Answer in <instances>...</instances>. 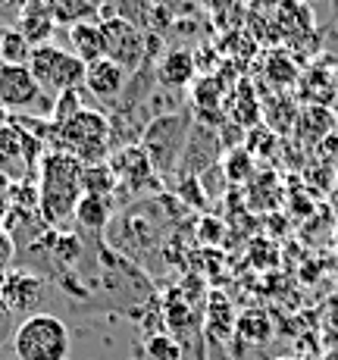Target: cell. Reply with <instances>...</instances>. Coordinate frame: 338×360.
Wrapping results in <instances>:
<instances>
[{"label": "cell", "instance_id": "cell-1", "mask_svg": "<svg viewBox=\"0 0 338 360\" xmlns=\"http://www.w3.org/2000/svg\"><path fill=\"white\" fill-rule=\"evenodd\" d=\"M82 166L75 157L63 150H51L41 160V191H38V207L47 226L63 229L69 219H75V207L82 200Z\"/></svg>", "mask_w": 338, "mask_h": 360}, {"label": "cell", "instance_id": "cell-2", "mask_svg": "<svg viewBox=\"0 0 338 360\" xmlns=\"http://www.w3.org/2000/svg\"><path fill=\"white\" fill-rule=\"evenodd\" d=\"M51 131H53L57 150L75 157L82 166L103 163L113 154V144H110V116H103L100 110L82 107L69 120L53 122Z\"/></svg>", "mask_w": 338, "mask_h": 360}, {"label": "cell", "instance_id": "cell-3", "mask_svg": "<svg viewBox=\"0 0 338 360\" xmlns=\"http://www.w3.org/2000/svg\"><path fill=\"white\" fill-rule=\"evenodd\" d=\"M191 126H195V116L188 110H176V113H160L141 129L138 148L148 154L157 176H169V172L178 169Z\"/></svg>", "mask_w": 338, "mask_h": 360}, {"label": "cell", "instance_id": "cell-4", "mask_svg": "<svg viewBox=\"0 0 338 360\" xmlns=\"http://www.w3.org/2000/svg\"><path fill=\"white\" fill-rule=\"evenodd\" d=\"M16 360H69L72 351V332L57 314L25 316L13 335Z\"/></svg>", "mask_w": 338, "mask_h": 360}, {"label": "cell", "instance_id": "cell-5", "mask_svg": "<svg viewBox=\"0 0 338 360\" xmlns=\"http://www.w3.org/2000/svg\"><path fill=\"white\" fill-rule=\"evenodd\" d=\"M29 72L41 85V91L57 94V98L63 91H75L85 82V63L69 47H60V44L34 47L29 57Z\"/></svg>", "mask_w": 338, "mask_h": 360}, {"label": "cell", "instance_id": "cell-6", "mask_svg": "<svg viewBox=\"0 0 338 360\" xmlns=\"http://www.w3.org/2000/svg\"><path fill=\"white\" fill-rule=\"evenodd\" d=\"M100 25H103V38H107V57L113 63H119L129 75H135L138 69L148 63V41H144V34L126 16H107L100 19Z\"/></svg>", "mask_w": 338, "mask_h": 360}, {"label": "cell", "instance_id": "cell-7", "mask_svg": "<svg viewBox=\"0 0 338 360\" xmlns=\"http://www.w3.org/2000/svg\"><path fill=\"white\" fill-rule=\"evenodd\" d=\"M0 297H4L13 316H34L44 307V279L34 273H25V269H13L0 282Z\"/></svg>", "mask_w": 338, "mask_h": 360}, {"label": "cell", "instance_id": "cell-8", "mask_svg": "<svg viewBox=\"0 0 338 360\" xmlns=\"http://www.w3.org/2000/svg\"><path fill=\"white\" fill-rule=\"evenodd\" d=\"M110 169H113L116 176V188H132L135 195H141L144 188H148L150 182H157V172L154 166H150L148 154H144L138 144H122L119 150H113V163H110Z\"/></svg>", "mask_w": 338, "mask_h": 360}, {"label": "cell", "instance_id": "cell-9", "mask_svg": "<svg viewBox=\"0 0 338 360\" xmlns=\"http://www.w3.org/2000/svg\"><path fill=\"white\" fill-rule=\"evenodd\" d=\"M41 85L34 82L29 66L0 63V107L6 110H32L41 103Z\"/></svg>", "mask_w": 338, "mask_h": 360}, {"label": "cell", "instance_id": "cell-10", "mask_svg": "<svg viewBox=\"0 0 338 360\" xmlns=\"http://www.w3.org/2000/svg\"><path fill=\"white\" fill-rule=\"evenodd\" d=\"M129 79H132V75H129L119 63H113L110 57H103V60H94V63L85 66V82H82V88H85V94H91L94 101L110 103V101L122 98Z\"/></svg>", "mask_w": 338, "mask_h": 360}, {"label": "cell", "instance_id": "cell-11", "mask_svg": "<svg viewBox=\"0 0 338 360\" xmlns=\"http://www.w3.org/2000/svg\"><path fill=\"white\" fill-rule=\"evenodd\" d=\"M216 157H219L216 131L201 126V122H195V126H191V135H188V144H185L182 163H178V172L191 179V176H197L201 169H207Z\"/></svg>", "mask_w": 338, "mask_h": 360}, {"label": "cell", "instance_id": "cell-12", "mask_svg": "<svg viewBox=\"0 0 338 360\" xmlns=\"http://www.w3.org/2000/svg\"><path fill=\"white\" fill-rule=\"evenodd\" d=\"M16 32L29 41L32 47L41 44H51L53 32H57V22H53L51 10L44 6V0H29V4L19 10L16 16Z\"/></svg>", "mask_w": 338, "mask_h": 360}, {"label": "cell", "instance_id": "cell-13", "mask_svg": "<svg viewBox=\"0 0 338 360\" xmlns=\"http://www.w3.org/2000/svg\"><path fill=\"white\" fill-rule=\"evenodd\" d=\"M69 51L85 66L107 57V38H103L100 19H88V22L72 25V29H69Z\"/></svg>", "mask_w": 338, "mask_h": 360}, {"label": "cell", "instance_id": "cell-14", "mask_svg": "<svg viewBox=\"0 0 338 360\" xmlns=\"http://www.w3.org/2000/svg\"><path fill=\"white\" fill-rule=\"evenodd\" d=\"M154 79L160 88H172V91H185L195 82V57L188 51H169L160 63L154 66Z\"/></svg>", "mask_w": 338, "mask_h": 360}, {"label": "cell", "instance_id": "cell-15", "mask_svg": "<svg viewBox=\"0 0 338 360\" xmlns=\"http://www.w3.org/2000/svg\"><path fill=\"white\" fill-rule=\"evenodd\" d=\"M103 4L107 0H44L57 29H72V25L88 22V19H100Z\"/></svg>", "mask_w": 338, "mask_h": 360}, {"label": "cell", "instance_id": "cell-16", "mask_svg": "<svg viewBox=\"0 0 338 360\" xmlns=\"http://www.w3.org/2000/svg\"><path fill=\"white\" fill-rule=\"evenodd\" d=\"M110 213H113V200H110V198L82 195L79 207H75V223H79L85 232L100 235L103 226L110 223Z\"/></svg>", "mask_w": 338, "mask_h": 360}, {"label": "cell", "instance_id": "cell-17", "mask_svg": "<svg viewBox=\"0 0 338 360\" xmlns=\"http://www.w3.org/2000/svg\"><path fill=\"white\" fill-rule=\"evenodd\" d=\"M82 191H85V195H94V198H110L113 200L116 176H113V169H110V163L85 166V169H82Z\"/></svg>", "mask_w": 338, "mask_h": 360}, {"label": "cell", "instance_id": "cell-18", "mask_svg": "<svg viewBox=\"0 0 338 360\" xmlns=\"http://www.w3.org/2000/svg\"><path fill=\"white\" fill-rule=\"evenodd\" d=\"M32 51H34V47L16 32V25H13V29H6V25H4V38H0V63H6V66H29Z\"/></svg>", "mask_w": 338, "mask_h": 360}, {"label": "cell", "instance_id": "cell-19", "mask_svg": "<svg viewBox=\"0 0 338 360\" xmlns=\"http://www.w3.org/2000/svg\"><path fill=\"white\" fill-rule=\"evenodd\" d=\"M25 138H29V135H22V131L13 126V122H0V160H6V157H10V160L22 163Z\"/></svg>", "mask_w": 338, "mask_h": 360}, {"label": "cell", "instance_id": "cell-20", "mask_svg": "<svg viewBox=\"0 0 338 360\" xmlns=\"http://www.w3.org/2000/svg\"><path fill=\"white\" fill-rule=\"evenodd\" d=\"M82 110V91L75 88V91H63L57 98V103L51 107V113H53V122H63L69 120V116H75Z\"/></svg>", "mask_w": 338, "mask_h": 360}, {"label": "cell", "instance_id": "cell-21", "mask_svg": "<svg viewBox=\"0 0 338 360\" xmlns=\"http://www.w3.org/2000/svg\"><path fill=\"white\" fill-rule=\"evenodd\" d=\"M16 316L10 314V307L4 304V297H0V348H4L6 342H13V335H16Z\"/></svg>", "mask_w": 338, "mask_h": 360}, {"label": "cell", "instance_id": "cell-22", "mask_svg": "<svg viewBox=\"0 0 338 360\" xmlns=\"http://www.w3.org/2000/svg\"><path fill=\"white\" fill-rule=\"evenodd\" d=\"M13 257H16V245H13V238H10V235H6L4 229H0V273H4V269L10 266Z\"/></svg>", "mask_w": 338, "mask_h": 360}, {"label": "cell", "instance_id": "cell-23", "mask_svg": "<svg viewBox=\"0 0 338 360\" xmlns=\"http://www.w3.org/2000/svg\"><path fill=\"white\" fill-rule=\"evenodd\" d=\"M10 176H6V172H0V210H4L6 207V195H10Z\"/></svg>", "mask_w": 338, "mask_h": 360}, {"label": "cell", "instance_id": "cell-24", "mask_svg": "<svg viewBox=\"0 0 338 360\" xmlns=\"http://www.w3.org/2000/svg\"><path fill=\"white\" fill-rule=\"evenodd\" d=\"M0 38H4V25H0Z\"/></svg>", "mask_w": 338, "mask_h": 360}]
</instances>
